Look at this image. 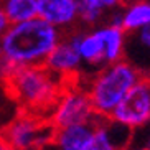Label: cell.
Instances as JSON below:
<instances>
[{"label":"cell","mask_w":150,"mask_h":150,"mask_svg":"<svg viewBox=\"0 0 150 150\" xmlns=\"http://www.w3.org/2000/svg\"><path fill=\"white\" fill-rule=\"evenodd\" d=\"M63 31L40 17L12 23L0 38L4 56L17 66L45 64L50 53L61 41Z\"/></svg>","instance_id":"cell-1"},{"label":"cell","mask_w":150,"mask_h":150,"mask_svg":"<svg viewBox=\"0 0 150 150\" xmlns=\"http://www.w3.org/2000/svg\"><path fill=\"white\" fill-rule=\"evenodd\" d=\"M4 84L23 112L48 119L66 83L45 64H38L20 66Z\"/></svg>","instance_id":"cell-2"},{"label":"cell","mask_w":150,"mask_h":150,"mask_svg":"<svg viewBox=\"0 0 150 150\" xmlns=\"http://www.w3.org/2000/svg\"><path fill=\"white\" fill-rule=\"evenodd\" d=\"M101 33L102 43H104V54H106V64L117 63L124 59V51H125V35L127 31L120 27L114 25H102L97 27Z\"/></svg>","instance_id":"cell-12"},{"label":"cell","mask_w":150,"mask_h":150,"mask_svg":"<svg viewBox=\"0 0 150 150\" xmlns=\"http://www.w3.org/2000/svg\"><path fill=\"white\" fill-rule=\"evenodd\" d=\"M124 58L147 76L150 73V25L127 31Z\"/></svg>","instance_id":"cell-10"},{"label":"cell","mask_w":150,"mask_h":150,"mask_svg":"<svg viewBox=\"0 0 150 150\" xmlns=\"http://www.w3.org/2000/svg\"><path fill=\"white\" fill-rule=\"evenodd\" d=\"M150 25V0H130L122 7V28L134 31Z\"/></svg>","instance_id":"cell-13"},{"label":"cell","mask_w":150,"mask_h":150,"mask_svg":"<svg viewBox=\"0 0 150 150\" xmlns=\"http://www.w3.org/2000/svg\"><path fill=\"white\" fill-rule=\"evenodd\" d=\"M0 150H13L12 147L8 145V144H7V142H5V139H4V137L0 139Z\"/></svg>","instance_id":"cell-18"},{"label":"cell","mask_w":150,"mask_h":150,"mask_svg":"<svg viewBox=\"0 0 150 150\" xmlns=\"http://www.w3.org/2000/svg\"><path fill=\"white\" fill-rule=\"evenodd\" d=\"M132 130L110 117H97L84 150H127Z\"/></svg>","instance_id":"cell-7"},{"label":"cell","mask_w":150,"mask_h":150,"mask_svg":"<svg viewBox=\"0 0 150 150\" xmlns=\"http://www.w3.org/2000/svg\"><path fill=\"white\" fill-rule=\"evenodd\" d=\"M4 58V48H2V43H0V59Z\"/></svg>","instance_id":"cell-20"},{"label":"cell","mask_w":150,"mask_h":150,"mask_svg":"<svg viewBox=\"0 0 150 150\" xmlns=\"http://www.w3.org/2000/svg\"><path fill=\"white\" fill-rule=\"evenodd\" d=\"M127 150H145V149H144V147H135V149H130V147H129Z\"/></svg>","instance_id":"cell-21"},{"label":"cell","mask_w":150,"mask_h":150,"mask_svg":"<svg viewBox=\"0 0 150 150\" xmlns=\"http://www.w3.org/2000/svg\"><path fill=\"white\" fill-rule=\"evenodd\" d=\"M147 79H149V81H150V73H149V74H147Z\"/></svg>","instance_id":"cell-22"},{"label":"cell","mask_w":150,"mask_h":150,"mask_svg":"<svg viewBox=\"0 0 150 150\" xmlns=\"http://www.w3.org/2000/svg\"><path fill=\"white\" fill-rule=\"evenodd\" d=\"M144 78L147 76H144V73L137 69L132 63L120 59L86 76L81 84L91 99L94 112L99 117H110L124 96Z\"/></svg>","instance_id":"cell-3"},{"label":"cell","mask_w":150,"mask_h":150,"mask_svg":"<svg viewBox=\"0 0 150 150\" xmlns=\"http://www.w3.org/2000/svg\"><path fill=\"white\" fill-rule=\"evenodd\" d=\"M54 127L48 119L23 112L5 129L4 139L13 150H41L53 144Z\"/></svg>","instance_id":"cell-4"},{"label":"cell","mask_w":150,"mask_h":150,"mask_svg":"<svg viewBox=\"0 0 150 150\" xmlns=\"http://www.w3.org/2000/svg\"><path fill=\"white\" fill-rule=\"evenodd\" d=\"M10 23H20L38 17V0H0Z\"/></svg>","instance_id":"cell-14"},{"label":"cell","mask_w":150,"mask_h":150,"mask_svg":"<svg viewBox=\"0 0 150 150\" xmlns=\"http://www.w3.org/2000/svg\"><path fill=\"white\" fill-rule=\"evenodd\" d=\"M94 122H79L71 124L66 127L54 129L53 145L56 150H84L93 134Z\"/></svg>","instance_id":"cell-11"},{"label":"cell","mask_w":150,"mask_h":150,"mask_svg":"<svg viewBox=\"0 0 150 150\" xmlns=\"http://www.w3.org/2000/svg\"><path fill=\"white\" fill-rule=\"evenodd\" d=\"M10 25H12V23L8 22V18H7V15H5L4 8H2V5H0V38L4 36L5 31L8 30Z\"/></svg>","instance_id":"cell-17"},{"label":"cell","mask_w":150,"mask_h":150,"mask_svg":"<svg viewBox=\"0 0 150 150\" xmlns=\"http://www.w3.org/2000/svg\"><path fill=\"white\" fill-rule=\"evenodd\" d=\"M45 66L51 73H54L58 78H61L64 83L81 81L84 78V66L79 53L64 36L46 58Z\"/></svg>","instance_id":"cell-8"},{"label":"cell","mask_w":150,"mask_h":150,"mask_svg":"<svg viewBox=\"0 0 150 150\" xmlns=\"http://www.w3.org/2000/svg\"><path fill=\"white\" fill-rule=\"evenodd\" d=\"M79 2H86L89 5H94L97 8L104 10V12H110V10L120 8L127 4V0H79Z\"/></svg>","instance_id":"cell-16"},{"label":"cell","mask_w":150,"mask_h":150,"mask_svg":"<svg viewBox=\"0 0 150 150\" xmlns=\"http://www.w3.org/2000/svg\"><path fill=\"white\" fill-rule=\"evenodd\" d=\"M107 13L109 12H104L94 5L79 2V5H78V25L81 28H94L106 20Z\"/></svg>","instance_id":"cell-15"},{"label":"cell","mask_w":150,"mask_h":150,"mask_svg":"<svg viewBox=\"0 0 150 150\" xmlns=\"http://www.w3.org/2000/svg\"><path fill=\"white\" fill-rule=\"evenodd\" d=\"M145 150H150V132H149V135H147V140H145V147H144Z\"/></svg>","instance_id":"cell-19"},{"label":"cell","mask_w":150,"mask_h":150,"mask_svg":"<svg viewBox=\"0 0 150 150\" xmlns=\"http://www.w3.org/2000/svg\"><path fill=\"white\" fill-rule=\"evenodd\" d=\"M110 119L132 132L150 125V81L147 78L140 79L124 96Z\"/></svg>","instance_id":"cell-6"},{"label":"cell","mask_w":150,"mask_h":150,"mask_svg":"<svg viewBox=\"0 0 150 150\" xmlns=\"http://www.w3.org/2000/svg\"><path fill=\"white\" fill-rule=\"evenodd\" d=\"M97 117L99 115L94 112L91 99L81 81H73L64 84V89L58 97L48 120L54 129H59L71 124L91 122Z\"/></svg>","instance_id":"cell-5"},{"label":"cell","mask_w":150,"mask_h":150,"mask_svg":"<svg viewBox=\"0 0 150 150\" xmlns=\"http://www.w3.org/2000/svg\"><path fill=\"white\" fill-rule=\"evenodd\" d=\"M79 0H38V17L61 31H68L78 25Z\"/></svg>","instance_id":"cell-9"}]
</instances>
